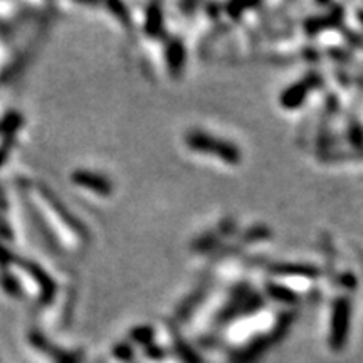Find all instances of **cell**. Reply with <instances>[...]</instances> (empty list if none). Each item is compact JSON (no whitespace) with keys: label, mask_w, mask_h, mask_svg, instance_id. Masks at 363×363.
I'll return each instance as SVG.
<instances>
[{"label":"cell","mask_w":363,"mask_h":363,"mask_svg":"<svg viewBox=\"0 0 363 363\" xmlns=\"http://www.w3.org/2000/svg\"><path fill=\"white\" fill-rule=\"evenodd\" d=\"M153 328L150 327H136L131 329V338L136 341V343H141V345H148L152 343L153 340Z\"/></svg>","instance_id":"9c48e42d"},{"label":"cell","mask_w":363,"mask_h":363,"mask_svg":"<svg viewBox=\"0 0 363 363\" xmlns=\"http://www.w3.org/2000/svg\"><path fill=\"white\" fill-rule=\"evenodd\" d=\"M165 62H166V69L169 73L172 74L173 78L180 76V73L185 68L187 62V51L185 45H183L182 39L178 37H173L170 39L165 45Z\"/></svg>","instance_id":"5b68a950"},{"label":"cell","mask_w":363,"mask_h":363,"mask_svg":"<svg viewBox=\"0 0 363 363\" xmlns=\"http://www.w3.org/2000/svg\"><path fill=\"white\" fill-rule=\"evenodd\" d=\"M6 160H7V147L6 145H2V147H0V166L6 164Z\"/></svg>","instance_id":"7c38bea8"},{"label":"cell","mask_w":363,"mask_h":363,"mask_svg":"<svg viewBox=\"0 0 363 363\" xmlns=\"http://www.w3.org/2000/svg\"><path fill=\"white\" fill-rule=\"evenodd\" d=\"M115 355L118 358H123V360H128V358H131L133 355V350L130 348V345L127 343H121L118 346H115Z\"/></svg>","instance_id":"30bf717a"},{"label":"cell","mask_w":363,"mask_h":363,"mask_svg":"<svg viewBox=\"0 0 363 363\" xmlns=\"http://www.w3.org/2000/svg\"><path fill=\"white\" fill-rule=\"evenodd\" d=\"M71 180L74 185L83 187V189L93 192L99 197H110L113 194V182L104 175L98 172H91V170H74L71 175Z\"/></svg>","instance_id":"277c9868"},{"label":"cell","mask_w":363,"mask_h":363,"mask_svg":"<svg viewBox=\"0 0 363 363\" xmlns=\"http://www.w3.org/2000/svg\"><path fill=\"white\" fill-rule=\"evenodd\" d=\"M271 271H273L274 274H281V276H303V278L318 276V269L306 264H279V266H274Z\"/></svg>","instance_id":"52a82bcc"},{"label":"cell","mask_w":363,"mask_h":363,"mask_svg":"<svg viewBox=\"0 0 363 363\" xmlns=\"http://www.w3.org/2000/svg\"><path fill=\"white\" fill-rule=\"evenodd\" d=\"M185 145L192 152L217 157L227 165H239L242 160V153L236 143L217 138V136H212L211 133L202 130H190L187 133Z\"/></svg>","instance_id":"6da1fadb"},{"label":"cell","mask_w":363,"mask_h":363,"mask_svg":"<svg viewBox=\"0 0 363 363\" xmlns=\"http://www.w3.org/2000/svg\"><path fill=\"white\" fill-rule=\"evenodd\" d=\"M352 303L345 296H340L333 301L332 316H329L328 343L333 352H341L348 341L350 327H352Z\"/></svg>","instance_id":"7a4b0ae2"},{"label":"cell","mask_w":363,"mask_h":363,"mask_svg":"<svg viewBox=\"0 0 363 363\" xmlns=\"http://www.w3.org/2000/svg\"><path fill=\"white\" fill-rule=\"evenodd\" d=\"M350 133H352V141H353V143L357 145V147H360L362 141H363V130H362V128L360 127H355Z\"/></svg>","instance_id":"8fae6325"},{"label":"cell","mask_w":363,"mask_h":363,"mask_svg":"<svg viewBox=\"0 0 363 363\" xmlns=\"http://www.w3.org/2000/svg\"><path fill=\"white\" fill-rule=\"evenodd\" d=\"M321 79L316 73L306 74V76L296 81L294 85L287 86L285 91H283L281 98H279V103L285 110H298L301 104L306 101L308 94L311 93L313 90L320 86Z\"/></svg>","instance_id":"3957f363"},{"label":"cell","mask_w":363,"mask_h":363,"mask_svg":"<svg viewBox=\"0 0 363 363\" xmlns=\"http://www.w3.org/2000/svg\"><path fill=\"white\" fill-rule=\"evenodd\" d=\"M268 293L273 299H276L279 303H294L298 294H294L290 287L281 286V285H269L268 286Z\"/></svg>","instance_id":"ba28073f"},{"label":"cell","mask_w":363,"mask_h":363,"mask_svg":"<svg viewBox=\"0 0 363 363\" xmlns=\"http://www.w3.org/2000/svg\"><path fill=\"white\" fill-rule=\"evenodd\" d=\"M143 29L150 37H160L164 34V10L158 3H150L147 7Z\"/></svg>","instance_id":"8992f818"}]
</instances>
